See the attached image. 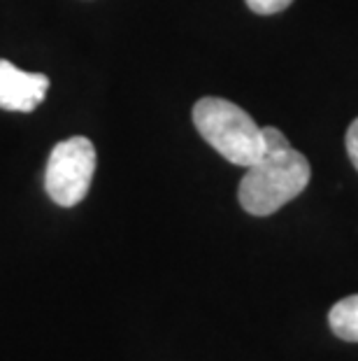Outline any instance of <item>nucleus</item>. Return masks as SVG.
<instances>
[{"instance_id": "f257e3e1", "label": "nucleus", "mask_w": 358, "mask_h": 361, "mask_svg": "<svg viewBox=\"0 0 358 361\" xmlns=\"http://www.w3.org/2000/svg\"><path fill=\"white\" fill-rule=\"evenodd\" d=\"M263 137L265 154L247 168L238 189L242 210L254 217H268L281 210L307 189L312 178L307 157L293 149L279 128L263 126Z\"/></svg>"}, {"instance_id": "f03ea898", "label": "nucleus", "mask_w": 358, "mask_h": 361, "mask_svg": "<svg viewBox=\"0 0 358 361\" xmlns=\"http://www.w3.org/2000/svg\"><path fill=\"white\" fill-rule=\"evenodd\" d=\"M193 126L203 140L233 166L249 168L265 154L263 128L247 110L226 98H200L193 105Z\"/></svg>"}, {"instance_id": "7ed1b4c3", "label": "nucleus", "mask_w": 358, "mask_h": 361, "mask_svg": "<svg viewBox=\"0 0 358 361\" xmlns=\"http://www.w3.org/2000/svg\"><path fill=\"white\" fill-rule=\"evenodd\" d=\"M96 173V147L89 137L72 135L60 140L51 149L47 171H44V189L49 198L60 207H72L89 194Z\"/></svg>"}, {"instance_id": "20e7f679", "label": "nucleus", "mask_w": 358, "mask_h": 361, "mask_svg": "<svg viewBox=\"0 0 358 361\" xmlns=\"http://www.w3.org/2000/svg\"><path fill=\"white\" fill-rule=\"evenodd\" d=\"M49 91V78L40 73H26L0 59V110L33 112Z\"/></svg>"}, {"instance_id": "39448f33", "label": "nucleus", "mask_w": 358, "mask_h": 361, "mask_svg": "<svg viewBox=\"0 0 358 361\" xmlns=\"http://www.w3.org/2000/svg\"><path fill=\"white\" fill-rule=\"evenodd\" d=\"M331 331L347 343H358V294L338 301L328 312Z\"/></svg>"}, {"instance_id": "423d86ee", "label": "nucleus", "mask_w": 358, "mask_h": 361, "mask_svg": "<svg viewBox=\"0 0 358 361\" xmlns=\"http://www.w3.org/2000/svg\"><path fill=\"white\" fill-rule=\"evenodd\" d=\"M247 7L251 12L256 14H263V17H268V14H277V12H284L288 5L293 3V0H245Z\"/></svg>"}, {"instance_id": "0eeeda50", "label": "nucleus", "mask_w": 358, "mask_h": 361, "mask_svg": "<svg viewBox=\"0 0 358 361\" xmlns=\"http://www.w3.org/2000/svg\"><path fill=\"white\" fill-rule=\"evenodd\" d=\"M345 145H347V154L352 159L354 168L358 171V119H354L352 124L347 128V137H345Z\"/></svg>"}]
</instances>
